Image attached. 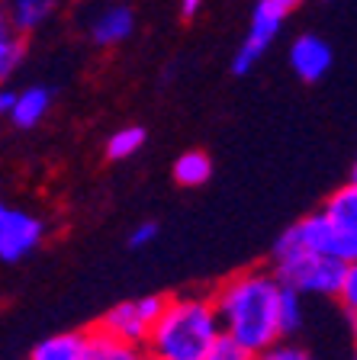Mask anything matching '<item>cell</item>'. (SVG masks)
Wrapping results in <instances>:
<instances>
[{
	"label": "cell",
	"instance_id": "cell-1",
	"mask_svg": "<svg viewBox=\"0 0 357 360\" xmlns=\"http://www.w3.org/2000/svg\"><path fill=\"white\" fill-rule=\"evenodd\" d=\"M216 309L219 328L232 335L238 345L261 354L264 347L280 341V322H277V302H280V283L270 270H242L216 286L209 296Z\"/></svg>",
	"mask_w": 357,
	"mask_h": 360
},
{
	"label": "cell",
	"instance_id": "cell-2",
	"mask_svg": "<svg viewBox=\"0 0 357 360\" xmlns=\"http://www.w3.org/2000/svg\"><path fill=\"white\" fill-rule=\"evenodd\" d=\"M219 331L216 309L206 292L168 296L161 315L149 325L145 354L161 360H203Z\"/></svg>",
	"mask_w": 357,
	"mask_h": 360
},
{
	"label": "cell",
	"instance_id": "cell-3",
	"mask_svg": "<svg viewBox=\"0 0 357 360\" xmlns=\"http://www.w3.org/2000/svg\"><path fill=\"white\" fill-rule=\"evenodd\" d=\"M283 255H322V257H335V261L354 264L357 235L338 232L322 212H313V216H303L299 222H293L277 238L274 257H283Z\"/></svg>",
	"mask_w": 357,
	"mask_h": 360
},
{
	"label": "cell",
	"instance_id": "cell-4",
	"mask_svg": "<svg viewBox=\"0 0 357 360\" xmlns=\"http://www.w3.org/2000/svg\"><path fill=\"white\" fill-rule=\"evenodd\" d=\"M351 264L322 255H283L274 257L270 274L280 286H290L299 296H338Z\"/></svg>",
	"mask_w": 357,
	"mask_h": 360
},
{
	"label": "cell",
	"instance_id": "cell-5",
	"mask_svg": "<svg viewBox=\"0 0 357 360\" xmlns=\"http://www.w3.org/2000/svg\"><path fill=\"white\" fill-rule=\"evenodd\" d=\"M299 4H303V0H258V7H254V13H251V26H248V32H245V42L238 49L235 61H232V71H235V75H248V71L258 65V58L268 52L270 45H274V39L280 36L283 20H287Z\"/></svg>",
	"mask_w": 357,
	"mask_h": 360
},
{
	"label": "cell",
	"instance_id": "cell-6",
	"mask_svg": "<svg viewBox=\"0 0 357 360\" xmlns=\"http://www.w3.org/2000/svg\"><path fill=\"white\" fill-rule=\"evenodd\" d=\"M45 235V225L42 219L30 216V212H20V210H10L0 222V261L16 264L23 257L36 251L39 241Z\"/></svg>",
	"mask_w": 357,
	"mask_h": 360
},
{
	"label": "cell",
	"instance_id": "cell-7",
	"mask_svg": "<svg viewBox=\"0 0 357 360\" xmlns=\"http://www.w3.org/2000/svg\"><path fill=\"white\" fill-rule=\"evenodd\" d=\"M94 331L113 338V341H123V345L145 347V338H149V322L139 315L135 300H126V302H116L110 312L100 315V322L94 325Z\"/></svg>",
	"mask_w": 357,
	"mask_h": 360
},
{
	"label": "cell",
	"instance_id": "cell-8",
	"mask_svg": "<svg viewBox=\"0 0 357 360\" xmlns=\"http://www.w3.org/2000/svg\"><path fill=\"white\" fill-rule=\"evenodd\" d=\"M332 61H335V52H332V45L322 36H299L290 45V68L296 71L299 81H306V84L322 81L328 75Z\"/></svg>",
	"mask_w": 357,
	"mask_h": 360
},
{
	"label": "cell",
	"instance_id": "cell-9",
	"mask_svg": "<svg viewBox=\"0 0 357 360\" xmlns=\"http://www.w3.org/2000/svg\"><path fill=\"white\" fill-rule=\"evenodd\" d=\"M135 30V13L126 4H110L106 10H100V16L90 22V39L97 45H119L126 42Z\"/></svg>",
	"mask_w": 357,
	"mask_h": 360
},
{
	"label": "cell",
	"instance_id": "cell-10",
	"mask_svg": "<svg viewBox=\"0 0 357 360\" xmlns=\"http://www.w3.org/2000/svg\"><path fill=\"white\" fill-rule=\"evenodd\" d=\"M90 331H61V335L42 338L32 347L30 360H87Z\"/></svg>",
	"mask_w": 357,
	"mask_h": 360
},
{
	"label": "cell",
	"instance_id": "cell-11",
	"mask_svg": "<svg viewBox=\"0 0 357 360\" xmlns=\"http://www.w3.org/2000/svg\"><path fill=\"white\" fill-rule=\"evenodd\" d=\"M52 110V90L45 87H26L23 94H13L7 116L16 129H32L45 120V112Z\"/></svg>",
	"mask_w": 357,
	"mask_h": 360
},
{
	"label": "cell",
	"instance_id": "cell-12",
	"mask_svg": "<svg viewBox=\"0 0 357 360\" xmlns=\"http://www.w3.org/2000/svg\"><path fill=\"white\" fill-rule=\"evenodd\" d=\"M322 216L335 225L338 232L357 235V180H354V174H351L348 184H342V187L325 200Z\"/></svg>",
	"mask_w": 357,
	"mask_h": 360
},
{
	"label": "cell",
	"instance_id": "cell-13",
	"mask_svg": "<svg viewBox=\"0 0 357 360\" xmlns=\"http://www.w3.org/2000/svg\"><path fill=\"white\" fill-rule=\"evenodd\" d=\"M52 13V0H13L7 7V26L20 36L39 30Z\"/></svg>",
	"mask_w": 357,
	"mask_h": 360
},
{
	"label": "cell",
	"instance_id": "cell-14",
	"mask_svg": "<svg viewBox=\"0 0 357 360\" xmlns=\"http://www.w3.org/2000/svg\"><path fill=\"white\" fill-rule=\"evenodd\" d=\"M213 177V161L206 151H184L174 161V180L180 187H203Z\"/></svg>",
	"mask_w": 357,
	"mask_h": 360
},
{
	"label": "cell",
	"instance_id": "cell-15",
	"mask_svg": "<svg viewBox=\"0 0 357 360\" xmlns=\"http://www.w3.org/2000/svg\"><path fill=\"white\" fill-rule=\"evenodd\" d=\"M87 360H145V347L123 345V341H113V338L90 328Z\"/></svg>",
	"mask_w": 357,
	"mask_h": 360
},
{
	"label": "cell",
	"instance_id": "cell-16",
	"mask_svg": "<svg viewBox=\"0 0 357 360\" xmlns=\"http://www.w3.org/2000/svg\"><path fill=\"white\" fill-rule=\"evenodd\" d=\"M142 145H145V129L142 126H123L110 135V142H106V158H110V161L132 158Z\"/></svg>",
	"mask_w": 357,
	"mask_h": 360
},
{
	"label": "cell",
	"instance_id": "cell-17",
	"mask_svg": "<svg viewBox=\"0 0 357 360\" xmlns=\"http://www.w3.org/2000/svg\"><path fill=\"white\" fill-rule=\"evenodd\" d=\"M277 322H280V335H293L303 325V296L293 292L290 286H280V302H277Z\"/></svg>",
	"mask_w": 357,
	"mask_h": 360
},
{
	"label": "cell",
	"instance_id": "cell-18",
	"mask_svg": "<svg viewBox=\"0 0 357 360\" xmlns=\"http://www.w3.org/2000/svg\"><path fill=\"white\" fill-rule=\"evenodd\" d=\"M23 55H26V42H23L20 32H13V30L0 32V81H7L16 68H20Z\"/></svg>",
	"mask_w": 357,
	"mask_h": 360
},
{
	"label": "cell",
	"instance_id": "cell-19",
	"mask_svg": "<svg viewBox=\"0 0 357 360\" xmlns=\"http://www.w3.org/2000/svg\"><path fill=\"white\" fill-rule=\"evenodd\" d=\"M203 360H254V351H248L245 345H238L232 335L219 331V338L209 345V351Z\"/></svg>",
	"mask_w": 357,
	"mask_h": 360
},
{
	"label": "cell",
	"instance_id": "cell-20",
	"mask_svg": "<svg viewBox=\"0 0 357 360\" xmlns=\"http://www.w3.org/2000/svg\"><path fill=\"white\" fill-rule=\"evenodd\" d=\"M254 360H313V354L303 351V347H296V345H283V341H277V345L264 347L261 354H254Z\"/></svg>",
	"mask_w": 357,
	"mask_h": 360
},
{
	"label": "cell",
	"instance_id": "cell-21",
	"mask_svg": "<svg viewBox=\"0 0 357 360\" xmlns=\"http://www.w3.org/2000/svg\"><path fill=\"white\" fill-rule=\"evenodd\" d=\"M335 300H342V306H344V315H348L351 322H354V309H357V267L351 264L348 267V274H344V280H342V290H338V296Z\"/></svg>",
	"mask_w": 357,
	"mask_h": 360
},
{
	"label": "cell",
	"instance_id": "cell-22",
	"mask_svg": "<svg viewBox=\"0 0 357 360\" xmlns=\"http://www.w3.org/2000/svg\"><path fill=\"white\" fill-rule=\"evenodd\" d=\"M164 300H168V296H158V292H151V296H142V300H135V309H139V315L151 325L158 315H161Z\"/></svg>",
	"mask_w": 357,
	"mask_h": 360
},
{
	"label": "cell",
	"instance_id": "cell-23",
	"mask_svg": "<svg viewBox=\"0 0 357 360\" xmlns=\"http://www.w3.org/2000/svg\"><path fill=\"white\" fill-rule=\"evenodd\" d=\"M155 235H158V225L155 222H142L139 229L129 235V245H132V248H145L151 238H155Z\"/></svg>",
	"mask_w": 357,
	"mask_h": 360
},
{
	"label": "cell",
	"instance_id": "cell-24",
	"mask_svg": "<svg viewBox=\"0 0 357 360\" xmlns=\"http://www.w3.org/2000/svg\"><path fill=\"white\" fill-rule=\"evenodd\" d=\"M200 7H203V0H180V16H184V20H194V16L200 13Z\"/></svg>",
	"mask_w": 357,
	"mask_h": 360
},
{
	"label": "cell",
	"instance_id": "cell-25",
	"mask_svg": "<svg viewBox=\"0 0 357 360\" xmlns=\"http://www.w3.org/2000/svg\"><path fill=\"white\" fill-rule=\"evenodd\" d=\"M10 103H13V94H10V90H4V87H0V116H7Z\"/></svg>",
	"mask_w": 357,
	"mask_h": 360
},
{
	"label": "cell",
	"instance_id": "cell-26",
	"mask_svg": "<svg viewBox=\"0 0 357 360\" xmlns=\"http://www.w3.org/2000/svg\"><path fill=\"white\" fill-rule=\"evenodd\" d=\"M7 30V0H0V32Z\"/></svg>",
	"mask_w": 357,
	"mask_h": 360
},
{
	"label": "cell",
	"instance_id": "cell-27",
	"mask_svg": "<svg viewBox=\"0 0 357 360\" xmlns=\"http://www.w3.org/2000/svg\"><path fill=\"white\" fill-rule=\"evenodd\" d=\"M7 212H10V206H7L4 200H0V222H4V216H7Z\"/></svg>",
	"mask_w": 357,
	"mask_h": 360
},
{
	"label": "cell",
	"instance_id": "cell-28",
	"mask_svg": "<svg viewBox=\"0 0 357 360\" xmlns=\"http://www.w3.org/2000/svg\"><path fill=\"white\" fill-rule=\"evenodd\" d=\"M145 360H161V357H149V354H145Z\"/></svg>",
	"mask_w": 357,
	"mask_h": 360
}]
</instances>
